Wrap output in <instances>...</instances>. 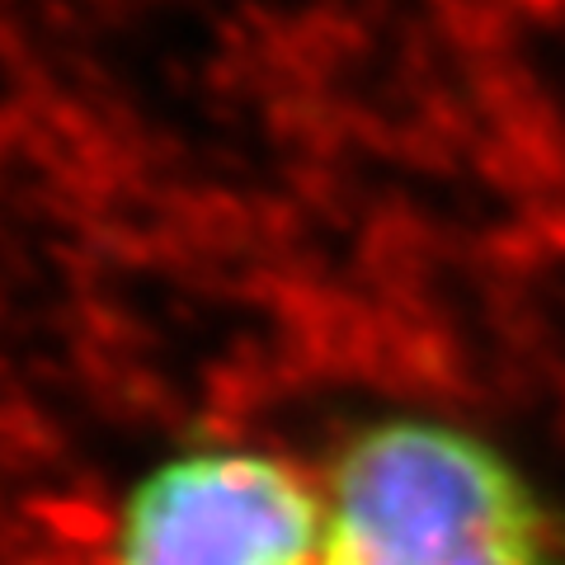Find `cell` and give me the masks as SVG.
Here are the masks:
<instances>
[{"mask_svg":"<svg viewBox=\"0 0 565 565\" xmlns=\"http://www.w3.org/2000/svg\"><path fill=\"white\" fill-rule=\"evenodd\" d=\"M109 565H321V486L264 448H180L122 494Z\"/></svg>","mask_w":565,"mask_h":565,"instance_id":"obj_2","label":"cell"},{"mask_svg":"<svg viewBox=\"0 0 565 565\" xmlns=\"http://www.w3.org/2000/svg\"><path fill=\"white\" fill-rule=\"evenodd\" d=\"M321 565H561V527L533 476L486 434L386 415L330 457Z\"/></svg>","mask_w":565,"mask_h":565,"instance_id":"obj_1","label":"cell"}]
</instances>
